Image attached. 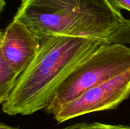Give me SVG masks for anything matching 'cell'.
Listing matches in <instances>:
<instances>
[{
    "mask_svg": "<svg viewBox=\"0 0 130 129\" xmlns=\"http://www.w3.org/2000/svg\"><path fill=\"white\" fill-rule=\"evenodd\" d=\"M41 38L25 24L14 20L0 34V56L21 75L38 54Z\"/></svg>",
    "mask_w": 130,
    "mask_h": 129,
    "instance_id": "obj_5",
    "label": "cell"
},
{
    "mask_svg": "<svg viewBox=\"0 0 130 129\" xmlns=\"http://www.w3.org/2000/svg\"><path fill=\"white\" fill-rule=\"evenodd\" d=\"M106 42L109 44H130V18L127 19L123 17L119 27Z\"/></svg>",
    "mask_w": 130,
    "mask_h": 129,
    "instance_id": "obj_7",
    "label": "cell"
},
{
    "mask_svg": "<svg viewBox=\"0 0 130 129\" xmlns=\"http://www.w3.org/2000/svg\"><path fill=\"white\" fill-rule=\"evenodd\" d=\"M130 95V69L114 78L94 86L79 97L57 109L52 115L61 123L97 111L116 109Z\"/></svg>",
    "mask_w": 130,
    "mask_h": 129,
    "instance_id": "obj_4",
    "label": "cell"
},
{
    "mask_svg": "<svg viewBox=\"0 0 130 129\" xmlns=\"http://www.w3.org/2000/svg\"><path fill=\"white\" fill-rule=\"evenodd\" d=\"M106 41L52 35L41 38L38 54L21 73L2 110L10 116L45 110L62 83Z\"/></svg>",
    "mask_w": 130,
    "mask_h": 129,
    "instance_id": "obj_1",
    "label": "cell"
},
{
    "mask_svg": "<svg viewBox=\"0 0 130 129\" xmlns=\"http://www.w3.org/2000/svg\"><path fill=\"white\" fill-rule=\"evenodd\" d=\"M20 74L0 56V102L5 103L15 88Z\"/></svg>",
    "mask_w": 130,
    "mask_h": 129,
    "instance_id": "obj_6",
    "label": "cell"
},
{
    "mask_svg": "<svg viewBox=\"0 0 130 129\" xmlns=\"http://www.w3.org/2000/svg\"><path fill=\"white\" fill-rule=\"evenodd\" d=\"M63 129H130V126L123 125H109L99 122L79 123L70 125Z\"/></svg>",
    "mask_w": 130,
    "mask_h": 129,
    "instance_id": "obj_8",
    "label": "cell"
},
{
    "mask_svg": "<svg viewBox=\"0 0 130 129\" xmlns=\"http://www.w3.org/2000/svg\"><path fill=\"white\" fill-rule=\"evenodd\" d=\"M109 3L116 9L120 11L121 10H128L130 12V0H107Z\"/></svg>",
    "mask_w": 130,
    "mask_h": 129,
    "instance_id": "obj_9",
    "label": "cell"
},
{
    "mask_svg": "<svg viewBox=\"0 0 130 129\" xmlns=\"http://www.w3.org/2000/svg\"><path fill=\"white\" fill-rule=\"evenodd\" d=\"M0 129H20L19 127H15V126H9V125H6L3 123H0Z\"/></svg>",
    "mask_w": 130,
    "mask_h": 129,
    "instance_id": "obj_10",
    "label": "cell"
},
{
    "mask_svg": "<svg viewBox=\"0 0 130 129\" xmlns=\"http://www.w3.org/2000/svg\"><path fill=\"white\" fill-rule=\"evenodd\" d=\"M130 69V48L124 44L102 46L65 80L45 111L52 114L89 89Z\"/></svg>",
    "mask_w": 130,
    "mask_h": 129,
    "instance_id": "obj_3",
    "label": "cell"
},
{
    "mask_svg": "<svg viewBox=\"0 0 130 129\" xmlns=\"http://www.w3.org/2000/svg\"><path fill=\"white\" fill-rule=\"evenodd\" d=\"M123 17L107 0H22L13 19L40 38L65 35L106 41Z\"/></svg>",
    "mask_w": 130,
    "mask_h": 129,
    "instance_id": "obj_2",
    "label": "cell"
}]
</instances>
